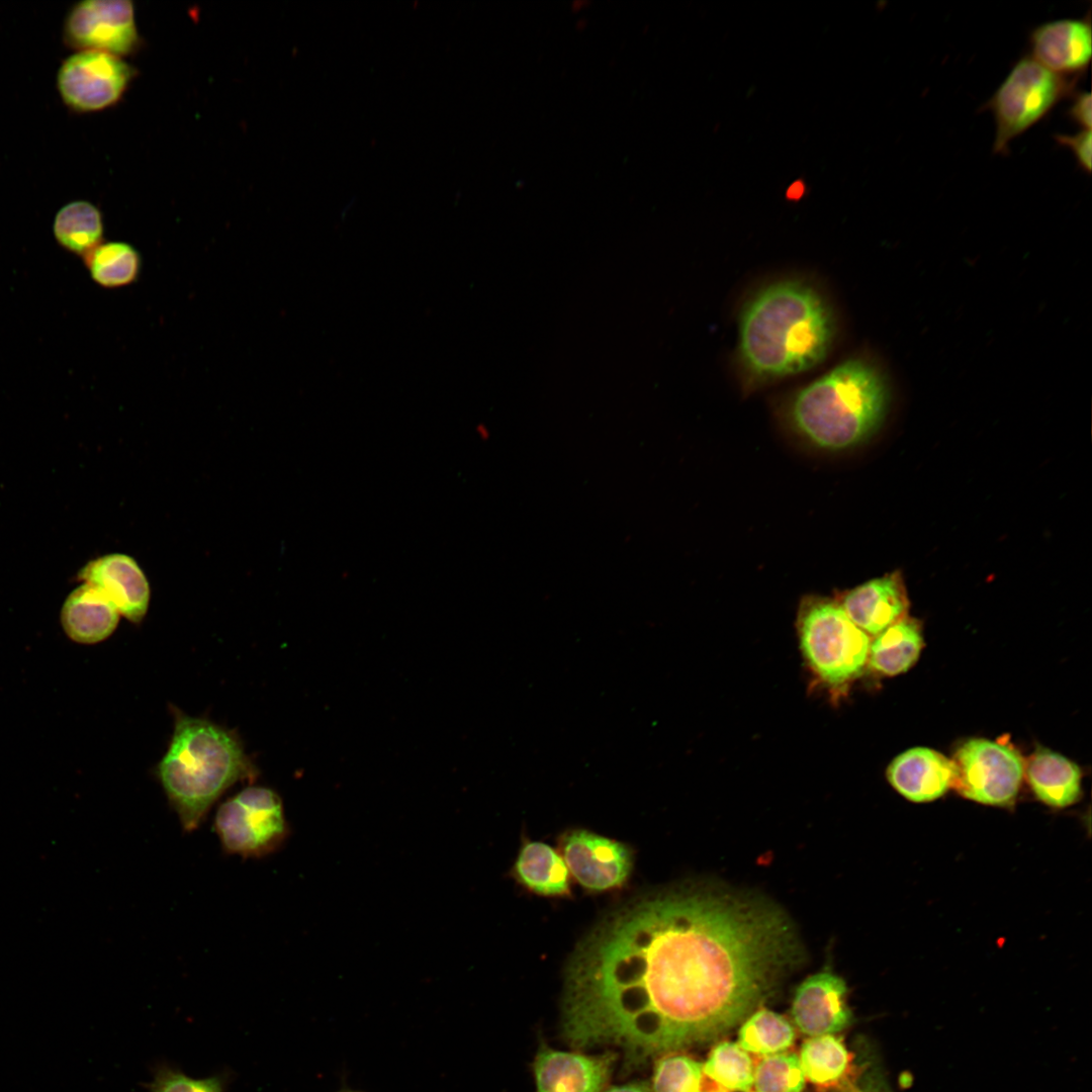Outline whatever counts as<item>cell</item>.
<instances>
[{
    "label": "cell",
    "instance_id": "obj_1",
    "mask_svg": "<svg viewBox=\"0 0 1092 1092\" xmlns=\"http://www.w3.org/2000/svg\"><path fill=\"white\" fill-rule=\"evenodd\" d=\"M837 323L830 302L812 283L774 281L754 292L738 321L737 361L752 390L808 371L830 353Z\"/></svg>",
    "mask_w": 1092,
    "mask_h": 1092
},
{
    "label": "cell",
    "instance_id": "obj_2",
    "mask_svg": "<svg viewBox=\"0 0 1092 1092\" xmlns=\"http://www.w3.org/2000/svg\"><path fill=\"white\" fill-rule=\"evenodd\" d=\"M889 389L882 373L861 358L840 362L797 390L785 418L807 444L828 452L854 448L881 426Z\"/></svg>",
    "mask_w": 1092,
    "mask_h": 1092
},
{
    "label": "cell",
    "instance_id": "obj_3",
    "mask_svg": "<svg viewBox=\"0 0 1092 1092\" xmlns=\"http://www.w3.org/2000/svg\"><path fill=\"white\" fill-rule=\"evenodd\" d=\"M157 776L183 829L192 831L229 788L253 781L256 769L234 733L175 711L174 731Z\"/></svg>",
    "mask_w": 1092,
    "mask_h": 1092
},
{
    "label": "cell",
    "instance_id": "obj_4",
    "mask_svg": "<svg viewBox=\"0 0 1092 1092\" xmlns=\"http://www.w3.org/2000/svg\"><path fill=\"white\" fill-rule=\"evenodd\" d=\"M802 655L818 682L833 698L845 695L868 665L871 637L835 599L807 596L796 621Z\"/></svg>",
    "mask_w": 1092,
    "mask_h": 1092
},
{
    "label": "cell",
    "instance_id": "obj_5",
    "mask_svg": "<svg viewBox=\"0 0 1092 1092\" xmlns=\"http://www.w3.org/2000/svg\"><path fill=\"white\" fill-rule=\"evenodd\" d=\"M1079 79L1053 72L1029 55L1018 59L982 108L994 117L993 152L1007 155L1013 140L1075 93Z\"/></svg>",
    "mask_w": 1092,
    "mask_h": 1092
},
{
    "label": "cell",
    "instance_id": "obj_6",
    "mask_svg": "<svg viewBox=\"0 0 1092 1092\" xmlns=\"http://www.w3.org/2000/svg\"><path fill=\"white\" fill-rule=\"evenodd\" d=\"M213 826L224 851L243 857L268 855L288 835L281 799L265 787H247L223 802Z\"/></svg>",
    "mask_w": 1092,
    "mask_h": 1092
},
{
    "label": "cell",
    "instance_id": "obj_7",
    "mask_svg": "<svg viewBox=\"0 0 1092 1092\" xmlns=\"http://www.w3.org/2000/svg\"><path fill=\"white\" fill-rule=\"evenodd\" d=\"M954 788L962 796L993 806L1011 805L1020 788L1024 761L1010 744L975 738L951 759Z\"/></svg>",
    "mask_w": 1092,
    "mask_h": 1092
},
{
    "label": "cell",
    "instance_id": "obj_8",
    "mask_svg": "<svg viewBox=\"0 0 1092 1092\" xmlns=\"http://www.w3.org/2000/svg\"><path fill=\"white\" fill-rule=\"evenodd\" d=\"M136 69L122 58L98 51H79L61 64L57 88L64 104L75 112L101 111L120 101Z\"/></svg>",
    "mask_w": 1092,
    "mask_h": 1092
},
{
    "label": "cell",
    "instance_id": "obj_9",
    "mask_svg": "<svg viewBox=\"0 0 1092 1092\" xmlns=\"http://www.w3.org/2000/svg\"><path fill=\"white\" fill-rule=\"evenodd\" d=\"M66 46L79 51H98L117 57L140 49L134 6L128 0H85L67 13L63 26Z\"/></svg>",
    "mask_w": 1092,
    "mask_h": 1092
},
{
    "label": "cell",
    "instance_id": "obj_10",
    "mask_svg": "<svg viewBox=\"0 0 1092 1092\" xmlns=\"http://www.w3.org/2000/svg\"><path fill=\"white\" fill-rule=\"evenodd\" d=\"M561 856L577 883L593 891L621 887L632 869V854L624 843L584 829L563 836Z\"/></svg>",
    "mask_w": 1092,
    "mask_h": 1092
},
{
    "label": "cell",
    "instance_id": "obj_11",
    "mask_svg": "<svg viewBox=\"0 0 1092 1092\" xmlns=\"http://www.w3.org/2000/svg\"><path fill=\"white\" fill-rule=\"evenodd\" d=\"M844 980L824 970L806 978L796 989L792 1017L797 1027L810 1036L833 1034L851 1021Z\"/></svg>",
    "mask_w": 1092,
    "mask_h": 1092
},
{
    "label": "cell",
    "instance_id": "obj_12",
    "mask_svg": "<svg viewBox=\"0 0 1092 1092\" xmlns=\"http://www.w3.org/2000/svg\"><path fill=\"white\" fill-rule=\"evenodd\" d=\"M1030 57L1058 74L1081 78L1091 61L1090 11L1081 18H1063L1034 27L1028 37Z\"/></svg>",
    "mask_w": 1092,
    "mask_h": 1092
},
{
    "label": "cell",
    "instance_id": "obj_13",
    "mask_svg": "<svg viewBox=\"0 0 1092 1092\" xmlns=\"http://www.w3.org/2000/svg\"><path fill=\"white\" fill-rule=\"evenodd\" d=\"M78 577L102 590L131 623L139 624L145 618L151 598L150 584L131 556L110 553L95 558L80 570Z\"/></svg>",
    "mask_w": 1092,
    "mask_h": 1092
},
{
    "label": "cell",
    "instance_id": "obj_14",
    "mask_svg": "<svg viewBox=\"0 0 1092 1092\" xmlns=\"http://www.w3.org/2000/svg\"><path fill=\"white\" fill-rule=\"evenodd\" d=\"M835 601L847 617L870 637L906 617L909 607L899 571L871 579L837 594Z\"/></svg>",
    "mask_w": 1092,
    "mask_h": 1092
},
{
    "label": "cell",
    "instance_id": "obj_15",
    "mask_svg": "<svg viewBox=\"0 0 1092 1092\" xmlns=\"http://www.w3.org/2000/svg\"><path fill=\"white\" fill-rule=\"evenodd\" d=\"M615 1060L613 1053L585 1056L543 1048L534 1064L537 1091L600 1092Z\"/></svg>",
    "mask_w": 1092,
    "mask_h": 1092
},
{
    "label": "cell",
    "instance_id": "obj_16",
    "mask_svg": "<svg viewBox=\"0 0 1092 1092\" xmlns=\"http://www.w3.org/2000/svg\"><path fill=\"white\" fill-rule=\"evenodd\" d=\"M890 784L906 799L928 802L941 797L953 782V765L941 753L926 747L898 755L887 769Z\"/></svg>",
    "mask_w": 1092,
    "mask_h": 1092
},
{
    "label": "cell",
    "instance_id": "obj_17",
    "mask_svg": "<svg viewBox=\"0 0 1092 1092\" xmlns=\"http://www.w3.org/2000/svg\"><path fill=\"white\" fill-rule=\"evenodd\" d=\"M120 614L98 587L84 582L66 599L61 624L67 636L78 643L94 644L116 629Z\"/></svg>",
    "mask_w": 1092,
    "mask_h": 1092
},
{
    "label": "cell",
    "instance_id": "obj_18",
    "mask_svg": "<svg viewBox=\"0 0 1092 1092\" xmlns=\"http://www.w3.org/2000/svg\"><path fill=\"white\" fill-rule=\"evenodd\" d=\"M1027 781L1038 800L1063 808L1081 794V771L1065 756L1038 748L1024 764Z\"/></svg>",
    "mask_w": 1092,
    "mask_h": 1092
},
{
    "label": "cell",
    "instance_id": "obj_19",
    "mask_svg": "<svg viewBox=\"0 0 1092 1092\" xmlns=\"http://www.w3.org/2000/svg\"><path fill=\"white\" fill-rule=\"evenodd\" d=\"M922 646L920 623L906 616L875 636L870 645L868 665L884 675L905 672L917 660Z\"/></svg>",
    "mask_w": 1092,
    "mask_h": 1092
},
{
    "label": "cell",
    "instance_id": "obj_20",
    "mask_svg": "<svg viewBox=\"0 0 1092 1092\" xmlns=\"http://www.w3.org/2000/svg\"><path fill=\"white\" fill-rule=\"evenodd\" d=\"M517 880L532 892L543 896L569 893V871L563 857L551 846L528 841L515 863Z\"/></svg>",
    "mask_w": 1092,
    "mask_h": 1092
},
{
    "label": "cell",
    "instance_id": "obj_21",
    "mask_svg": "<svg viewBox=\"0 0 1092 1092\" xmlns=\"http://www.w3.org/2000/svg\"><path fill=\"white\" fill-rule=\"evenodd\" d=\"M103 231L100 210L86 200L65 204L59 209L53 222V233L58 244L82 257L102 243Z\"/></svg>",
    "mask_w": 1092,
    "mask_h": 1092
},
{
    "label": "cell",
    "instance_id": "obj_22",
    "mask_svg": "<svg viewBox=\"0 0 1092 1092\" xmlns=\"http://www.w3.org/2000/svg\"><path fill=\"white\" fill-rule=\"evenodd\" d=\"M92 279L100 286L117 288L136 281L142 269L139 251L125 242L100 243L84 257Z\"/></svg>",
    "mask_w": 1092,
    "mask_h": 1092
},
{
    "label": "cell",
    "instance_id": "obj_23",
    "mask_svg": "<svg viewBox=\"0 0 1092 1092\" xmlns=\"http://www.w3.org/2000/svg\"><path fill=\"white\" fill-rule=\"evenodd\" d=\"M799 1059L805 1078L825 1087L839 1082L850 1062L844 1043L833 1034L811 1036L803 1043Z\"/></svg>",
    "mask_w": 1092,
    "mask_h": 1092
},
{
    "label": "cell",
    "instance_id": "obj_24",
    "mask_svg": "<svg viewBox=\"0 0 1092 1092\" xmlns=\"http://www.w3.org/2000/svg\"><path fill=\"white\" fill-rule=\"evenodd\" d=\"M794 1037V1028L785 1017L770 1010L760 1009L743 1023L738 1041L744 1051L771 1056L788 1050Z\"/></svg>",
    "mask_w": 1092,
    "mask_h": 1092
},
{
    "label": "cell",
    "instance_id": "obj_25",
    "mask_svg": "<svg viewBox=\"0 0 1092 1092\" xmlns=\"http://www.w3.org/2000/svg\"><path fill=\"white\" fill-rule=\"evenodd\" d=\"M704 1073L728 1090L748 1092L754 1083L751 1058L738 1043L723 1041L711 1052Z\"/></svg>",
    "mask_w": 1092,
    "mask_h": 1092
},
{
    "label": "cell",
    "instance_id": "obj_26",
    "mask_svg": "<svg viewBox=\"0 0 1092 1092\" xmlns=\"http://www.w3.org/2000/svg\"><path fill=\"white\" fill-rule=\"evenodd\" d=\"M758 1092H803L805 1075L795 1054L767 1056L754 1071Z\"/></svg>",
    "mask_w": 1092,
    "mask_h": 1092
},
{
    "label": "cell",
    "instance_id": "obj_27",
    "mask_svg": "<svg viewBox=\"0 0 1092 1092\" xmlns=\"http://www.w3.org/2000/svg\"><path fill=\"white\" fill-rule=\"evenodd\" d=\"M703 1065L687 1056H667L657 1062L653 1092H700Z\"/></svg>",
    "mask_w": 1092,
    "mask_h": 1092
},
{
    "label": "cell",
    "instance_id": "obj_28",
    "mask_svg": "<svg viewBox=\"0 0 1092 1092\" xmlns=\"http://www.w3.org/2000/svg\"><path fill=\"white\" fill-rule=\"evenodd\" d=\"M146 1087L148 1092H225L226 1076L216 1074L195 1079L178 1069L160 1065Z\"/></svg>",
    "mask_w": 1092,
    "mask_h": 1092
},
{
    "label": "cell",
    "instance_id": "obj_29",
    "mask_svg": "<svg viewBox=\"0 0 1092 1092\" xmlns=\"http://www.w3.org/2000/svg\"><path fill=\"white\" fill-rule=\"evenodd\" d=\"M1054 139L1062 147L1068 148L1078 166L1086 173L1091 172V130L1081 129L1074 134H1055Z\"/></svg>",
    "mask_w": 1092,
    "mask_h": 1092
},
{
    "label": "cell",
    "instance_id": "obj_30",
    "mask_svg": "<svg viewBox=\"0 0 1092 1092\" xmlns=\"http://www.w3.org/2000/svg\"><path fill=\"white\" fill-rule=\"evenodd\" d=\"M1091 94L1089 91H1079L1073 94L1071 105L1067 111L1069 118L1077 123L1081 129L1091 130Z\"/></svg>",
    "mask_w": 1092,
    "mask_h": 1092
},
{
    "label": "cell",
    "instance_id": "obj_31",
    "mask_svg": "<svg viewBox=\"0 0 1092 1092\" xmlns=\"http://www.w3.org/2000/svg\"><path fill=\"white\" fill-rule=\"evenodd\" d=\"M605 1092H650V1090L643 1084L632 1083L622 1086H614L607 1089Z\"/></svg>",
    "mask_w": 1092,
    "mask_h": 1092
},
{
    "label": "cell",
    "instance_id": "obj_32",
    "mask_svg": "<svg viewBox=\"0 0 1092 1092\" xmlns=\"http://www.w3.org/2000/svg\"><path fill=\"white\" fill-rule=\"evenodd\" d=\"M803 193V185L801 183L793 184L788 191V195L792 198L800 197Z\"/></svg>",
    "mask_w": 1092,
    "mask_h": 1092
},
{
    "label": "cell",
    "instance_id": "obj_33",
    "mask_svg": "<svg viewBox=\"0 0 1092 1092\" xmlns=\"http://www.w3.org/2000/svg\"><path fill=\"white\" fill-rule=\"evenodd\" d=\"M848 1092H880V1091H876V1090H859V1089H854V1090H850V1091H848Z\"/></svg>",
    "mask_w": 1092,
    "mask_h": 1092
},
{
    "label": "cell",
    "instance_id": "obj_34",
    "mask_svg": "<svg viewBox=\"0 0 1092 1092\" xmlns=\"http://www.w3.org/2000/svg\"><path fill=\"white\" fill-rule=\"evenodd\" d=\"M341 1092H355V1091L346 1090V1091H341Z\"/></svg>",
    "mask_w": 1092,
    "mask_h": 1092
},
{
    "label": "cell",
    "instance_id": "obj_35",
    "mask_svg": "<svg viewBox=\"0 0 1092 1092\" xmlns=\"http://www.w3.org/2000/svg\"><path fill=\"white\" fill-rule=\"evenodd\" d=\"M718 1092H721V1091H718Z\"/></svg>",
    "mask_w": 1092,
    "mask_h": 1092
}]
</instances>
